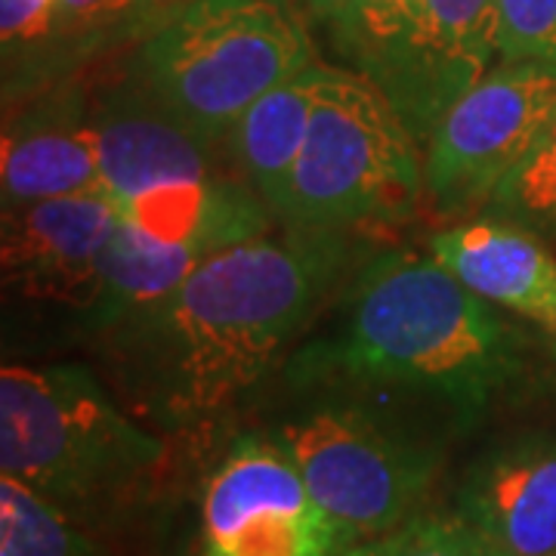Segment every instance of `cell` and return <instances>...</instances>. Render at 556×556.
Masks as SVG:
<instances>
[{
	"mask_svg": "<svg viewBox=\"0 0 556 556\" xmlns=\"http://www.w3.org/2000/svg\"><path fill=\"white\" fill-rule=\"evenodd\" d=\"M316 87L318 62H313L309 68L254 102L226 139L229 161L273 217L309 134Z\"/></svg>",
	"mask_w": 556,
	"mask_h": 556,
	"instance_id": "15",
	"label": "cell"
},
{
	"mask_svg": "<svg viewBox=\"0 0 556 556\" xmlns=\"http://www.w3.org/2000/svg\"><path fill=\"white\" fill-rule=\"evenodd\" d=\"M0 556H105L60 507L20 479L0 477Z\"/></svg>",
	"mask_w": 556,
	"mask_h": 556,
	"instance_id": "18",
	"label": "cell"
},
{
	"mask_svg": "<svg viewBox=\"0 0 556 556\" xmlns=\"http://www.w3.org/2000/svg\"><path fill=\"white\" fill-rule=\"evenodd\" d=\"M350 263V232L285 229L244 241L105 328L100 353L146 420L204 427L266 380Z\"/></svg>",
	"mask_w": 556,
	"mask_h": 556,
	"instance_id": "1",
	"label": "cell"
},
{
	"mask_svg": "<svg viewBox=\"0 0 556 556\" xmlns=\"http://www.w3.org/2000/svg\"><path fill=\"white\" fill-rule=\"evenodd\" d=\"M100 130L97 105L75 78L53 84L7 112L0 199L3 211L35 201L97 192Z\"/></svg>",
	"mask_w": 556,
	"mask_h": 556,
	"instance_id": "12",
	"label": "cell"
},
{
	"mask_svg": "<svg viewBox=\"0 0 556 556\" xmlns=\"http://www.w3.org/2000/svg\"><path fill=\"white\" fill-rule=\"evenodd\" d=\"M497 56L495 0H424L375 80L420 146Z\"/></svg>",
	"mask_w": 556,
	"mask_h": 556,
	"instance_id": "10",
	"label": "cell"
},
{
	"mask_svg": "<svg viewBox=\"0 0 556 556\" xmlns=\"http://www.w3.org/2000/svg\"><path fill=\"white\" fill-rule=\"evenodd\" d=\"M455 514L510 556H556V433L485 448L457 485Z\"/></svg>",
	"mask_w": 556,
	"mask_h": 556,
	"instance_id": "13",
	"label": "cell"
},
{
	"mask_svg": "<svg viewBox=\"0 0 556 556\" xmlns=\"http://www.w3.org/2000/svg\"><path fill=\"white\" fill-rule=\"evenodd\" d=\"M517 375L510 325L415 248L368 260L350 278L331 328L285 365L298 393H346L399 415L420 408L455 430L482 420Z\"/></svg>",
	"mask_w": 556,
	"mask_h": 556,
	"instance_id": "2",
	"label": "cell"
},
{
	"mask_svg": "<svg viewBox=\"0 0 556 556\" xmlns=\"http://www.w3.org/2000/svg\"><path fill=\"white\" fill-rule=\"evenodd\" d=\"M501 62H554L556 0H495Z\"/></svg>",
	"mask_w": 556,
	"mask_h": 556,
	"instance_id": "21",
	"label": "cell"
},
{
	"mask_svg": "<svg viewBox=\"0 0 556 556\" xmlns=\"http://www.w3.org/2000/svg\"><path fill=\"white\" fill-rule=\"evenodd\" d=\"M427 251L477 298L556 334V257L535 232L482 214L439 229Z\"/></svg>",
	"mask_w": 556,
	"mask_h": 556,
	"instance_id": "14",
	"label": "cell"
},
{
	"mask_svg": "<svg viewBox=\"0 0 556 556\" xmlns=\"http://www.w3.org/2000/svg\"><path fill=\"white\" fill-rule=\"evenodd\" d=\"M118 214L100 192L35 201L3 211V294L16 303L53 306L75 316L87 334L100 303Z\"/></svg>",
	"mask_w": 556,
	"mask_h": 556,
	"instance_id": "9",
	"label": "cell"
},
{
	"mask_svg": "<svg viewBox=\"0 0 556 556\" xmlns=\"http://www.w3.org/2000/svg\"><path fill=\"white\" fill-rule=\"evenodd\" d=\"M146 38V0H60L53 28V84Z\"/></svg>",
	"mask_w": 556,
	"mask_h": 556,
	"instance_id": "16",
	"label": "cell"
},
{
	"mask_svg": "<svg viewBox=\"0 0 556 556\" xmlns=\"http://www.w3.org/2000/svg\"><path fill=\"white\" fill-rule=\"evenodd\" d=\"M482 211L517 223L538 239L556 241V118Z\"/></svg>",
	"mask_w": 556,
	"mask_h": 556,
	"instance_id": "19",
	"label": "cell"
},
{
	"mask_svg": "<svg viewBox=\"0 0 556 556\" xmlns=\"http://www.w3.org/2000/svg\"><path fill=\"white\" fill-rule=\"evenodd\" d=\"M556 118L554 62H501L457 97L427 139L424 186L439 214L485 207Z\"/></svg>",
	"mask_w": 556,
	"mask_h": 556,
	"instance_id": "7",
	"label": "cell"
},
{
	"mask_svg": "<svg viewBox=\"0 0 556 556\" xmlns=\"http://www.w3.org/2000/svg\"><path fill=\"white\" fill-rule=\"evenodd\" d=\"M420 3L424 0H371L368 3L356 35L343 50L346 60L356 62L358 75H365V78L378 75L380 65L399 47V40L408 35Z\"/></svg>",
	"mask_w": 556,
	"mask_h": 556,
	"instance_id": "22",
	"label": "cell"
},
{
	"mask_svg": "<svg viewBox=\"0 0 556 556\" xmlns=\"http://www.w3.org/2000/svg\"><path fill=\"white\" fill-rule=\"evenodd\" d=\"M278 7H288V10H298V7H306V0H273Z\"/></svg>",
	"mask_w": 556,
	"mask_h": 556,
	"instance_id": "25",
	"label": "cell"
},
{
	"mask_svg": "<svg viewBox=\"0 0 556 556\" xmlns=\"http://www.w3.org/2000/svg\"><path fill=\"white\" fill-rule=\"evenodd\" d=\"M420 142L375 80L318 62L316 105L276 223L300 232H353L412 217L427 192Z\"/></svg>",
	"mask_w": 556,
	"mask_h": 556,
	"instance_id": "5",
	"label": "cell"
},
{
	"mask_svg": "<svg viewBox=\"0 0 556 556\" xmlns=\"http://www.w3.org/2000/svg\"><path fill=\"white\" fill-rule=\"evenodd\" d=\"M189 3L192 0H146V38L159 28L161 22H167Z\"/></svg>",
	"mask_w": 556,
	"mask_h": 556,
	"instance_id": "24",
	"label": "cell"
},
{
	"mask_svg": "<svg viewBox=\"0 0 556 556\" xmlns=\"http://www.w3.org/2000/svg\"><path fill=\"white\" fill-rule=\"evenodd\" d=\"M340 556H510L495 541L479 535L473 526L457 517L405 519L402 526L378 538L358 541Z\"/></svg>",
	"mask_w": 556,
	"mask_h": 556,
	"instance_id": "20",
	"label": "cell"
},
{
	"mask_svg": "<svg viewBox=\"0 0 556 556\" xmlns=\"http://www.w3.org/2000/svg\"><path fill=\"white\" fill-rule=\"evenodd\" d=\"M313 62L294 10L273 0H192L139 40L130 72L179 121L226 146L254 102Z\"/></svg>",
	"mask_w": 556,
	"mask_h": 556,
	"instance_id": "4",
	"label": "cell"
},
{
	"mask_svg": "<svg viewBox=\"0 0 556 556\" xmlns=\"http://www.w3.org/2000/svg\"><path fill=\"white\" fill-rule=\"evenodd\" d=\"M60 0H0L3 105L53 87V28Z\"/></svg>",
	"mask_w": 556,
	"mask_h": 556,
	"instance_id": "17",
	"label": "cell"
},
{
	"mask_svg": "<svg viewBox=\"0 0 556 556\" xmlns=\"http://www.w3.org/2000/svg\"><path fill=\"white\" fill-rule=\"evenodd\" d=\"M93 105L100 130L97 192L112 201V207L152 189L214 177L236 167L232 161H223L226 146L204 139L179 121L142 87L134 72L100 87L93 93Z\"/></svg>",
	"mask_w": 556,
	"mask_h": 556,
	"instance_id": "11",
	"label": "cell"
},
{
	"mask_svg": "<svg viewBox=\"0 0 556 556\" xmlns=\"http://www.w3.org/2000/svg\"><path fill=\"white\" fill-rule=\"evenodd\" d=\"M164 460V442L121 408L84 365L0 371V477L20 479L65 517L87 519L134 495Z\"/></svg>",
	"mask_w": 556,
	"mask_h": 556,
	"instance_id": "3",
	"label": "cell"
},
{
	"mask_svg": "<svg viewBox=\"0 0 556 556\" xmlns=\"http://www.w3.org/2000/svg\"><path fill=\"white\" fill-rule=\"evenodd\" d=\"M368 3L371 0H306V10H309L313 20H318L331 31V38L343 53L350 47L353 35H356L358 22L365 16Z\"/></svg>",
	"mask_w": 556,
	"mask_h": 556,
	"instance_id": "23",
	"label": "cell"
},
{
	"mask_svg": "<svg viewBox=\"0 0 556 556\" xmlns=\"http://www.w3.org/2000/svg\"><path fill=\"white\" fill-rule=\"evenodd\" d=\"M207 556H340L338 526L309 495L288 452L269 437H239L204 482Z\"/></svg>",
	"mask_w": 556,
	"mask_h": 556,
	"instance_id": "8",
	"label": "cell"
},
{
	"mask_svg": "<svg viewBox=\"0 0 556 556\" xmlns=\"http://www.w3.org/2000/svg\"><path fill=\"white\" fill-rule=\"evenodd\" d=\"M269 437L288 452L309 495L346 547L415 517L430 492L442 448L415 420L346 393H300Z\"/></svg>",
	"mask_w": 556,
	"mask_h": 556,
	"instance_id": "6",
	"label": "cell"
}]
</instances>
